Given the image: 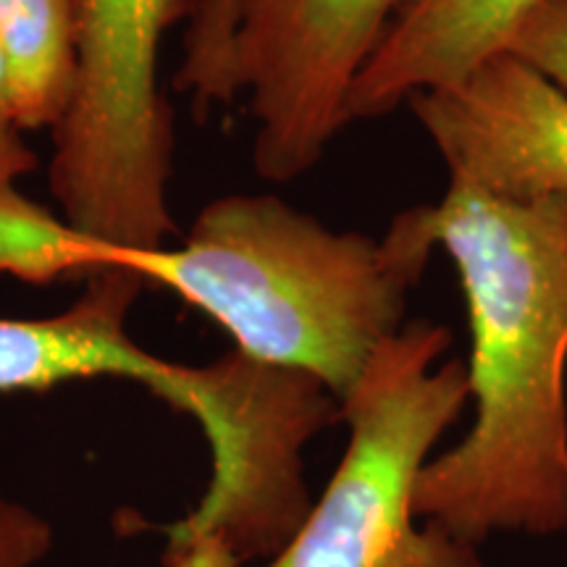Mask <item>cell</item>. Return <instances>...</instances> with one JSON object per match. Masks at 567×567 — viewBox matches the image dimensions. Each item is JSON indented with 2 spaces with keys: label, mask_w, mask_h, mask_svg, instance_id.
Listing matches in <instances>:
<instances>
[{
  "label": "cell",
  "mask_w": 567,
  "mask_h": 567,
  "mask_svg": "<svg viewBox=\"0 0 567 567\" xmlns=\"http://www.w3.org/2000/svg\"><path fill=\"white\" fill-rule=\"evenodd\" d=\"M450 179L502 200H567V92L499 51L408 101Z\"/></svg>",
  "instance_id": "6"
},
{
  "label": "cell",
  "mask_w": 567,
  "mask_h": 567,
  "mask_svg": "<svg viewBox=\"0 0 567 567\" xmlns=\"http://www.w3.org/2000/svg\"><path fill=\"white\" fill-rule=\"evenodd\" d=\"M0 51L17 130H55L76 80L74 0H0Z\"/></svg>",
  "instance_id": "9"
},
{
  "label": "cell",
  "mask_w": 567,
  "mask_h": 567,
  "mask_svg": "<svg viewBox=\"0 0 567 567\" xmlns=\"http://www.w3.org/2000/svg\"><path fill=\"white\" fill-rule=\"evenodd\" d=\"M505 51L567 92V0H538Z\"/></svg>",
  "instance_id": "11"
},
{
  "label": "cell",
  "mask_w": 567,
  "mask_h": 567,
  "mask_svg": "<svg viewBox=\"0 0 567 567\" xmlns=\"http://www.w3.org/2000/svg\"><path fill=\"white\" fill-rule=\"evenodd\" d=\"M415 0H237L234 71L255 116L252 163L292 182L347 124L360 71Z\"/></svg>",
  "instance_id": "5"
},
{
  "label": "cell",
  "mask_w": 567,
  "mask_h": 567,
  "mask_svg": "<svg viewBox=\"0 0 567 567\" xmlns=\"http://www.w3.org/2000/svg\"><path fill=\"white\" fill-rule=\"evenodd\" d=\"M163 567H237V563L216 544H189V547L166 549Z\"/></svg>",
  "instance_id": "14"
},
{
  "label": "cell",
  "mask_w": 567,
  "mask_h": 567,
  "mask_svg": "<svg viewBox=\"0 0 567 567\" xmlns=\"http://www.w3.org/2000/svg\"><path fill=\"white\" fill-rule=\"evenodd\" d=\"M76 80L53 130L51 189L95 243L153 250L176 234L168 210L174 113L158 90L161 40L197 0H74Z\"/></svg>",
  "instance_id": "4"
},
{
  "label": "cell",
  "mask_w": 567,
  "mask_h": 567,
  "mask_svg": "<svg viewBox=\"0 0 567 567\" xmlns=\"http://www.w3.org/2000/svg\"><path fill=\"white\" fill-rule=\"evenodd\" d=\"M142 287L137 274L109 268L90 276L84 295L59 316L0 318V394L51 392L80 379H126L208 429L229 400V360L179 365L142 350L126 331Z\"/></svg>",
  "instance_id": "7"
},
{
  "label": "cell",
  "mask_w": 567,
  "mask_h": 567,
  "mask_svg": "<svg viewBox=\"0 0 567 567\" xmlns=\"http://www.w3.org/2000/svg\"><path fill=\"white\" fill-rule=\"evenodd\" d=\"M17 130L13 124V97H11V76H9V63L0 51V132Z\"/></svg>",
  "instance_id": "15"
},
{
  "label": "cell",
  "mask_w": 567,
  "mask_h": 567,
  "mask_svg": "<svg viewBox=\"0 0 567 567\" xmlns=\"http://www.w3.org/2000/svg\"><path fill=\"white\" fill-rule=\"evenodd\" d=\"M434 250L425 205L402 210L375 239L329 229L274 195H229L205 205L182 245L92 243V264L179 295L237 352L313 375L342 402L405 326L408 295Z\"/></svg>",
  "instance_id": "2"
},
{
  "label": "cell",
  "mask_w": 567,
  "mask_h": 567,
  "mask_svg": "<svg viewBox=\"0 0 567 567\" xmlns=\"http://www.w3.org/2000/svg\"><path fill=\"white\" fill-rule=\"evenodd\" d=\"M38 158L19 130L0 132V276L48 287L59 279H90L92 245L66 218L32 203L17 187Z\"/></svg>",
  "instance_id": "10"
},
{
  "label": "cell",
  "mask_w": 567,
  "mask_h": 567,
  "mask_svg": "<svg viewBox=\"0 0 567 567\" xmlns=\"http://www.w3.org/2000/svg\"><path fill=\"white\" fill-rule=\"evenodd\" d=\"M471 321L476 421L423 465L415 515L476 547L567 530V200H502L452 182L425 205Z\"/></svg>",
  "instance_id": "1"
},
{
  "label": "cell",
  "mask_w": 567,
  "mask_h": 567,
  "mask_svg": "<svg viewBox=\"0 0 567 567\" xmlns=\"http://www.w3.org/2000/svg\"><path fill=\"white\" fill-rule=\"evenodd\" d=\"M446 326L413 321L379 344L339 402L350 439L329 486L264 567H484L476 547L415 515L431 450L471 400Z\"/></svg>",
  "instance_id": "3"
},
{
  "label": "cell",
  "mask_w": 567,
  "mask_h": 567,
  "mask_svg": "<svg viewBox=\"0 0 567 567\" xmlns=\"http://www.w3.org/2000/svg\"><path fill=\"white\" fill-rule=\"evenodd\" d=\"M538 0H415L354 80L347 122L381 118L505 51Z\"/></svg>",
  "instance_id": "8"
},
{
  "label": "cell",
  "mask_w": 567,
  "mask_h": 567,
  "mask_svg": "<svg viewBox=\"0 0 567 567\" xmlns=\"http://www.w3.org/2000/svg\"><path fill=\"white\" fill-rule=\"evenodd\" d=\"M237 0H197L184 48L197 63L221 66L231 59Z\"/></svg>",
  "instance_id": "13"
},
{
  "label": "cell",
  "mask_w": 567,
  "mask_h": 567,
  "mask_svg": "<svg viewBox=\"0 0 567 567\" xmlns=\"http://www.w3.org/2000/svg\"><path fill=\"white\" fill-rule=\"evenodd\" d=\"M51 547V526L30 507L0 494V567H34Z\"/></svg>",
  "instance_id": "12"
}]
</instances>
